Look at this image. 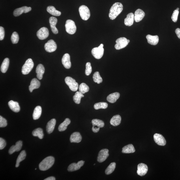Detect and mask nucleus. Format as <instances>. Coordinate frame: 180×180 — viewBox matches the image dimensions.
I'll return each instance as SVG.
<instances>
[{"label": "nucleus", "instance_id": "29", "mask_svg": "<svg viewBox=\"0 0 180 180\" xmlns=\"http://www.w3.org/2000/svg\"><path fill=\"white\" fill-rule=\"evenodd\" d=\"M121 117L119 115L114 116L110 120V123L113 126H117L120 125L121 122Z\"/></svg>", "mask_w": 180, "mask_h": 180}, {"label": "nucleus", "instance_id": "14", "mask_svg": "<svg viewBox=\"0 0 180 180\" xmlns=\"http://www.w3.org/2000/svg\"><path fill=\"white\" fill-rule=\"evenodd\" d=\"M154 140L156 144L160 146H164L166 141L164 137L162 134H155L154 135Z\"/></svg>", "mask_w": 180, "mask_h": 180}, {"label": "nucleus", "instance_id": "36", "mask_svg": "<svg viewBox=\"0 0 180 180\" xmlns=\"http://www.w3.org/2000/svg\"><path fill=\"white\" fill-rule=\"evenodd\" d=\"M26 156V153L25 151H23L21 152L20 155L18 156L16 160V168L20 166V162H22V161L24 160Z\"/></svg>", "mask_w": 180, "mask_h": 180}, {"label": "nucleus", "instance_id": "48", "mask_svg": "<svg viewBox=\"0 0 180 180\" xmlns=\"http://www.w3.org/2000/svg\"><path fill=\"white\" fill-rule=\"evenodd\" d=\"M176 34L177 35L178 38L180 39V29L177 28L175 31Z\"/></svg>", "mask_w": 180, "mask_h": 180}, {"label": "nucleus", "instance_id": "30", "mask_svg": "<svg viewBox=\"0 0 180 180\" xmlns=\"http://www.w3.org/2000/svg\"><path fill=\"white\" fill-rule=\"evenodd\" d=\"M136 151L134 147L132 144H129L123 147L122 152L124 153H134Z\"/></svg>", "mask_w": 180, "mask_h": 180}, {"label": "nucleus", "instance_id": "4", "mask_svg": "<svg viewBox=\"0 0 180 180\" xmlns=\"http://www.w3.org/2000/svg\"><path fill=\"white\" fill-rule=\"evenodd\" d=\"M79 12L81 18L83 20H87L91 16L89 10L86 6L82 5L80 6Z\"/></svg>", "mask_w": 180, "mask_h": 180}, {"label": "nucleus", "instance_id": "2", "mask_svg": "<svg viewBox=\"0 0 180 180\" xmlns=\"http://www.w3.org/2000/svg\"><path fill=\"white\" fill-rule=\"evenodd\" d=\"M55 159L52 156H49L45 158L40 163L39 165L40 170L46 171L48 170L54 164Z\"/></svg>", "mask_w": 180, "mask_h": 180}, {"label": "nucleus", "instance_id": "38", "mask_svg": "<svg viewBox=\"0 0 180 180\" xmlns=\"http://www.w3.org/2000/svg\"><path fill=\"white\" fill-rule=\"evenodd\" d=\"M115 162H112L108 166L105 170V173L106 175H109L112 173L115 170L116 167Z\"/></svg>", "mask_w": 180, "mask_h": 180}, {"label": "nucleus", "instance_id": "39", "mask_svg": "<svg viewBox=\"0 0 180 180\" xmlns=\"http://www.w3.org/2000/svg\"><path fill=\"white\" fill-rule=\"evenodd\" d=\"M108 107V104L105 102L97 103L94 105V108L96 110H99L100 109H106Z\"/></svg>", "mask_w": 180, "mask_h": 180}, {"label": "nucleus", "instance_id": "12", "mask_svg": "<svg viewBox=\"0 0 180 180\" xmlns=\"http://www.w3.org/2000/svg\"><path fill=\"white\" fill-rule=\"evenodd\" d=\"M109 150L107 149H102L100 151L97 157V161L102 163L106 160L109 155Z\"/></svg>", "mask_w": 180, "mask_h": 180}, {"label": "nucleus", "instance_id": "49", "mask_svg": "<svg viewBox=\"0 0 180 180\" xmlns=\"http://www.w3.org/2000/svg\"><path fill=\"white\" fill-rule=\"evenodd\" d=\"M55 179L54 177H50L47 178L45 179L44 180H55Z\"/></svg>", "mask_w": 180, "mask_h": 180}, {"label": "nucleus", "instance_id": "50", "mask_svg": "<svg viewBox=\"0 0 180 180\" xmlns=\"http://www.w3.org/2000/svg\"><path fill=\"white\" fill-rule=\"evenodd\" d=\"M127 42H128V43H129V42H130V40H127Z\"/></svg>", "mask_w": 180, "mask_h": 180}, {"label": "nucleus", "instance_id": "20", "mask_svg": "<svg viewBox=\"0 0 180 180\" xmlns=\"http://www.w3.org/2000/svg\"><path fill=\"white\" fill-rule=\"evenodd\" d=\"M145 13L141 9L137 10L135 12L134 20L136 22H140L142 20L145 16Z\"/></svg>", "mask_w": 180, "mask_h": 180}, {"label": "nucleus", "instance_id": "27", "mask_svg": "<svg viewBox=\"0 0 180 180\" xmlns=\"http://www.w3.org/2000/svg\"><path fill=\"white\" fill-rule=\"evenodd\" d=\"M120 94L116 92L108 95L107 97V100L111 103H114L120 97Z\"/></svg>", "mask_w": 180, "mask_h": 180}, {"label": "nucleus", "instance_id": "41", "mask_svg": "<svg viewBox=\"0 0 180 180\" xmlns=\"http://www.w3.org/2000/svg\"><path fill=\"white\" fill-rule=\"evenodd\" d=\"M93 78L94 82L97 83V84H100L102 82V79L98 72H96L94 74Z\"/></svg>", "mask_w": 180, "mask_h": 180}, {"label": "nucleus", "instance_id": "5", "mask_svg": "<svg viewBox=\"0 0 180 180\" xmlns=\"http://www.w3.org/2000/svg\"><path fill=\"white\" fill-rule=\"evenodd\" d=\"M103 47L104 44H101L99 46L92 49V54L95 58L97 59L102 58L104 54V49Z\"/></svg>", "mask_w": 180, "mask_h": 180}, {"label": "nucleus", "instance_id": "33", "mask_svg": "<svg viewBox=\"0 0 180 180\" xmlns=\"http://www.w3.org/2000/svg\"><path fill=\"white\" fill-rule=\"evenodd\" d=\"M10 64V60L8 58H6L4 60L1 66V71L3 73H5L8 69Z\"/></svg>", "mask_w": 180, "mask_h": 180}, {"label": "nucleus", "instance_id": "18", "mask_svg": "<svg viewBox=\"0 0 180 180\" xmlns=\"http://www.w3.org/2000/svg\"><path fill=\"white\" fill-rule=\"evenodd\" d=\"M49 22H50L51 31L53 33L55 34L58 33V30L56 27V25L57 22V19L54 17H51L49 19Z\"/></svg>", "mask_w": 180, "mask_h": 180}, {"label": "nucleus", "instance_id": "22", "mask_svg": "<svg viewBox=\"0 0 180 180\" xmlns=\"http://www.w3.org/2000/svg\"><path fill=\"white\" fill-rule=\"evenodd\" d=\"M56 123V121L54 119H51L48 121L46 126V131L48 134H50L53 132L55 129Z\"/></svg>", "mask_w": 180, "mask_h": 180}, {"label": "nucleus", "instance_id": "32", "mask_svg": "<svg viewBox=\"0 0 180 180\" xmlns=\"http://www.w3.org/2000/svg\"><path fill=\"white\" fill-rule=\"evenodd\" d=\"M70 120L68 118L66 119L65 121L60 124L59 125L58 130L59 132H63L67 129L68 126L70 123Z\"/></svg>", "mask_w": 180, "mask_h": 180}, {"label": "nucleus", "instance_id": "46", "mask_svg": "<svg viewBox=\"0 0 180 180\" xmlns=\"http://www.w3.org/2000/svg\"><path fill=\"white\" fill-rule=\"evenodd\" d=\"M6 145V142L5 140L2 138H0V149H3L5 148Z\"/></svg>", "mask_w": 180, "mask_h": 180}, {"label": "nucleus", "instance_id": "25", "mask_svg": "<svg viewBox=\"0 0 180 180\" xmlns=\"http://www.w3.org/2000/svg\"><path fill=\"white\" fill-rule=\"evenodd\" d=\"M40 85V81L35 78H33L31 81V84L29 86V89L30 92H32L33 90L39 88Z\"/></svg>", "mask_w": 180, "mask_h": 180}, {"label": "nucleus", "instance_id": "35", "mask_svg": "<svg viewBox=\"0 0 180 180\" xmlns=\"http://www.w3.org/2000/svg\"><path fill=\"white\" fill-rule=\"evenodd\" d=\"M32 134L34 136L38 137L40 139H42L44 136L43 131L40 128H38L34 130L32 132Z\"/></svg>", "mask_w": 180, "mask_h": 180}, {"label": "nucleus", "instance_id": "15", "mask_svg": "<svg viewBox=\"0 0 180 180\" xmlns=\"http://www.w3.org/2000/svg\"><path fill=\"white\" fill-rule=\"evenodd\" d=\"M31 7L26 6H23L15 10L14 12V15L15 16H18L23 13H27L31 11Z\"/></svg>", "mask_w": 180, "mask_h": 180}, {"label": "nucleus", "instance_id": "37", "mask_svg": "<svg viewBox=\"0 0 180 180\" xmlns=\"http://www.w3.org/2000/svg\"><path fill=\"white\" fill-rule=\"evenodd\" d=\"M84 95L80 91H77L73 96V100L75 103L80 104L81 102V98L84 97Z\"/></svg>", "mask_w": 180, "mask_h": 180}, {"label": "nucleus", "instance_id": "51", "mask_svg": "<svg viewBox=\"0 0 180 180\" xmlns=\"http://www.w3.org/2000/svg\"><path fill=\"white\" fill-rule=\"evenodd\" d=\"M179 8H177V9H176V10H179Z\"/></svg>", "mask_w": 180, "mask_h": 180}, {"label": "nucleus", "instance_id": "45", "mask_svg": "<svg viewBox=\"0 0 180 180\" xmlns=\"http://www.w3.org/2000/svg\"><path fill=\"white\" fill-rule=\"evenodd\" d=\"M7 125V121L5 119L1 116H0V127H5Z\"/></svg>", "mask_w": 180, "mask_h": 180}, {"label": "nucleus", "instance_id": "7", "mask_svg": "<svg viewBox=\"0 0 180 180\" xmlns=\"http://www.w3.org/2000/svg\"><path fill=\"white\" fill-rule=\"evenodd\" d=\"M65 27L66 31L70 35H73L76 33V27L74 21L68 20L66 21Z\"/></svg>", "mask_w": 180, "mask_h": 180}, {"label": "nucleus", "instance_id": "43", "mask_svg": "<svg viewBox=\"0 0 180 180\" xmlns=\"http://www.w3.org/2000/svg\"><path fill=\"white\" fill-rule=\"evenodd\" d=\"M92 71L91 63L88 62L86 65L85 74L87 76H89L91 74Z\"/></svg>", "mask_w": 180, "mask_h": 180}, {"label": "nucleus", "instance_id": "11", "mask_svg": "<svg viewBox=\"0 0 180 180\" xmlns=\"http://www.w3.org/2000/svg\"><path fill=\"white\" fill-rule=\"evenodd\" d=\"M36 35L40 40L46 39L49 35L48 30L46 27H42L38 30Z\"/></svg>", "mask_w": 180, "mask_h": 180}, {"label": "nucleus", "instance_id": "9", "mask_svg": "<svg viewBox=\"0 0 180 180\" xmlns=\"http://www.w3.org/2000/svg\"><path fill=\"white\" fill-rule=\"evenodd\" d=\"M116 44L115 48L117 50H120L125 48L128 44L127 40L125 38L122 37L118 38L116 41Z\"/></svg>", "mask_w": 180, "mask_h": 180}, {"label": "nucleus", "instance_id": "52", "mask_svg": "<svg viewBox=\"0 0 180 180\" xmlns=\"http://www.w3.org/2000/svg\"><path fill=\"white\" fill-rule=\"evenodd\" d=\"M36 169H37L35 168V170H36Z\"/></svg>", "mask_w": 180, "mask_h": 180}, {"label": "nucleus", "instance_id": "23", "mask_svg": "<svg viewBox=\"0 0 180 180\" xmlns=\"http://www.w3.org/2000/svg\"><path fill=\"white\" fill-rule=\"evenodd\" d=\"M8 106L12 111L15 112H18L20 110V107L18 102L10 100L8 103Z\"/></svg>", "mask_w": 180, "mask_h": 180}, {"label": "nucleus", "instance_id": "13", "mask_svg": "<svg viewBox=\"0 0 180 180\" xmlns=\"http://www.w3.org/2000/svg\"><path fill=\"white\" fill-rule=\"evenodd\" d=\"M85 163V162L83 160H81L78 162V163L76 164V163H73L71 164L69 166H68V170L70 172H72L79 170L80 169L81 167L83 166Z\"/></svg>", "mask_w": 180, "mask_h": 180}, {"label": "nucleus", "instance_id": "47", "mask_svg": "<svg viewBox=\"0 0 180 180\" xmlns=\"http://www.w3.org/2000/svg\"><path fill=\"white\" fill-rule=\"evenodd\" d=\"M5 37V30L3 27H0V40H3Z\"/></svg>", "mask_w": 180, "mask_h": 180}, {"label": "nucleus", "instance_id": "42", "mask_svg": "<svg viewBox=\"0 0 180 180\" xmlns=\"http://www.w3.org/2000/svg\"><path fill=\"white\" fill-rule=\"evenodd\" d=\"M11 39L13 44L18 43L19 40V36L18 33L16 32H14L12 34Z\"/></svg>", "mask_w": 180, "mask_h": 180}, {"label": "nucleus", "instance_id": "28", "mask_svg": "<svg viewBox=\"0 0 180 180\" xmlns=\"http://www.w3.org/2000/svg\"><path fill=\"white\" fill-rule=\"evenodd\" d=\"M134 20V14L132 13L128 14L125 20V24L127 26H131L133 24Z\"/></svg>", "mask_w": 180, "mask_h": 180}, {"label": "nucleus", "instance_id": "40", "mask_svg": "<svg viewBox=\"0 0 180 180\" xmlns=\"http://www.w3.org/2000/svg\"><path fill=\"white\" fill-rule=\"evenodd\" d=\"M89 89L88 86L84 83H81L79 87V91L81 92L83 94L88 92Z\"/></svg>", "mask_w": 180, "mask_h": 180}, {"label": "nucleus", "instance_id": "19", "mask_svg": "<svg viewBox=\"0 0 180 180\" xmlns=\"http://www.w3.org/2000/svg\"><path fill=\"white\" fill-rule=\"evenodd\" d=\"M22 146V142L21 141H18L16 143V145H12L10 147L8 153L10 155H12L16 151H20Z\"/></svg>", "mask_w": 180, "mask_h": 180}, {"label": "nucleus", "instance_id": "17", "mask_svg": "<svg viewBox=\"0 0 180 180\" xmlns=\"http://www.w3.org/2000/svg\"><path fill=\"white\" fill-rule=\"evenodd\" d=\"M62 64L66 69H70L71 67L72 64L70 60V56L68 53H65L62 59Z\"/></svg>", "mask_w": 180, "mask_h": 180}, {"label": "nucleus", "instance_id": "6", "mask_svg": "<svg viewBox=\"0 0 180 180\" xmlns=\"http://www.w3.org/2000/svg\"><path fill=\"white\" fill-rule=\"evenodd\" d=\"M65 83L72 91H76L78 90V84L74 79L71 77H66L65 79Z\"/></svg>", "mask_w": 180, "mask_h": 180}, {"label": "nucleus", "instance_id": "44", "mask_svg": "<svg viewBox=\"0 0 180 180\" xmlns=\"http://www.w3.org/2000/svg\"><path fill=\"white\" fill-rule=\"evenodd\" d=\"M179 13V10H174V11L173 12L172 16H171V19H172L173 22H177Z\"/></svg>", "mask_w": 180, "mask_h": 180}, {"label": "nucleus", "instance_id": "3", "mask_svg": "<svg viewBox=\"0 0 180 180\" xmlns=\"http://www.w3.org/2000/svg\"><path fill=\"white\" fill-rule=\"evenodd\" d=\"M34 67V63L31 59H29L25 61L22 68V74L24 75L28 74Z\"/></svg>", "mask_w": 180, "mask_h": 180}, {"label": "nucleus", "instance_id": "26", "mask_svg": "<svg viewBox=\"0 0 180 180\" xmlns=\"http://www.w3.org/2000/svg\"><path fill=\"white\" fill-rule=\"evenodd\" d=\"M45 68L43 65L42 64H39L36 68V72L37 74V78L40 80H41L43 78V76L44 74Z\"/></svg>", "mask_w": 180, "mask_h": 180}, {"label": "nucleus", "instance_id": "31", "mask_svg": "<svg viewBox=\"0 0 180 180\" xmlns=\"http://www.w3.org/2000/svg\"><path fill=\"white\" fill-rule=\"evenodd\" d=\"M42 107L40 106H38L35 107L33 114V119L35 120L39 119L42 115Z\"/></svg>", "mask_w": 180, "mask_h": 180}, {"label": "nucleus", "instance_id": "16", "mask_svg": "<svg viewBox=\"0 0 180 180\" xmlns=\"http://www.w3.org/2000/svg\"><path fill=\"white\" fill-rule=\"evenodd\" d=\"M148 168L146 164L141 163L138 164L137 172L140 176H143L147 174Z\"/></svg>", "mask_w": 180, "mask_h": 180}, {"label": "nucleus", "instance_id": "8", "mask_svg": "<svg viewBox=\"0 0 180 180\" xmlns=\"http://www.w3.org/2000/svg\"><path fill=\"white\" fill-rule=\"evenodd\" d=\"M92 123L93 125L92 130L94 133L98 132H99L100 128L103 127L104 125V121L98 119L92 120Z\"/></svg>", "mask_w": 180, "mask_h": 180}, {"label": "nucleus", "instance_id": "1", "mask_svg": "<svg viewBox=\"0 0 180 180\" xmlns=\"http://www.w3.org/2000/svg\"><path fill=\"white\" fill-rule=\"evenodd\" d=\"M123 9V6L121 3H115L110 8L109 14V18L111 20H115L121 13Z\"/></svg>", "mask_w": 180, "mask_h": 180}, {"label": "nucleus", "instance_id": "34", "mask_svg": "<svg viewBox=\"0 0 180 180\" xmlns=\"http://www.w3.org/2000/svg\"><path fill=\"white\" fill-rule=\"evenodd\" d=\"M46 10L47 12L53 16H58L61 14V12L56 10L55 8L53 6H48Z\"/></svg>", "mask_w": 180, "mask_h": 180}, {"label": "nucleus", "instance_id": "10", "mask_svg": "<svg viewBox=\"0 0 180 180\" xmlns=\"http://www.w3.org/2000/svg\"><path fill=\"white\" fill-rule=\"evenodd\" d=\"M57 45L54 40H51L48 41L44 45V48L47 52H52L56 50Z\"/></svg>", "mask_w": 180, "mask_h": 180}, {"label": "nucleus", "instance_id": "24", "mask_svg": "<svg viewBox=\"0 0 180 180\" xmlns=\"http://www.w3.org/2000/svg\"><path fill=\"white\" fill-rule=\"evenodd\" d=\"M146 38L148 43L154 46L157 44L159 42V38L158 35H147L146 36Z\"/></svg>", "mask_w": 180, "mask_h": 180}, {"label": "nucleus", "instance_id": "21", "mask_svg": "<svg viewBox=\"0 0 180 180\" xmlns=\"http://www.w3.org/2000/svg\"><path fill=\"white\" fill-rule=\"evenodd\" d=\"M70 140L71 142L78 143L82 140V136L80 133L74 132L71 135Z\"/></svg>", "mask_w": 180, "mask_h": 180}]
</instances>
